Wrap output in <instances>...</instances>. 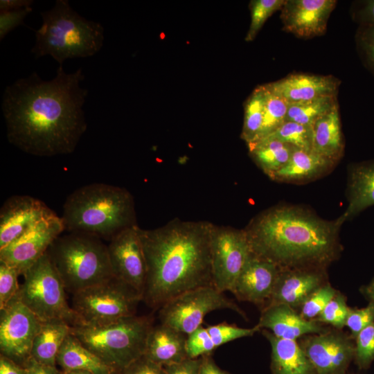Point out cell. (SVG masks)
I'll return each instance as SVG.
<instances>
[{"label": "cell", "instance_id": "obj_12", "mask_svg": "<svg viewBox=\"0 0 374 374\" xmlns=\"http://www.w3.org/2000/svg\"><path fill=\"white\" fill-rule=\"evenodd\" d=\"M0 312L1 355L24 366L31 357L33 344L42 321L17 294Z\"/></svg>", "mask_w": 374, "mask_h": 374}, {"label": "cell", "instance_id": "obj_34", "mask_svg": "<svg viewBox=\"0 0 374 374\" xmlns=\"http://www.w3.org/2000/svg\"><path fill=\"white\" fill-rule=\"evenodd\" d=\"M285 0H253L250 1L251 23L245 37L246 42H251L267 19L276 11L280 10Z\"/></svg>", "mask_w": 374, "mask_h": 374}, {"label": "cell", "instance_id": "obj_46", "mask_svg": "<svg viewBox=\"0 0 374 374\" xmlns=\"http://www.w3.org/2000/svg\"><path fill=\"white\" fill-rule=\"evenodd\" d=\"M201 357L185 360L164 367L166 374H199Z\"/></svg>", "mask_w": 374, "mask_h": 374}, {"label": "cell", "instance_id": "obj_8", "mask_svg": "<svg viewBox=\"0 0 374 374\" xmlns=\"http://www.w3.org/2000/svg\"><path fill=\"white\" fill-rule=\"evenodd\" d=\"M24 282L17 296L41 321L59 319L71 326L77 317L66 301L65 287L48 252L23 274Z\"/></svg>", "mask_w": 374, "mask_h": 374}, {"label": "cell", "instance_id": "obj_1", "mask_svg": "<svg viewBox=\"0 0 374 374\" xmlns=\"http://www.w3.org/2000/svg\"><path fill=\"white\" fill-rule=\"evenodd\" d=\"M83 80L81 68L67 73L60 65L52 80L33 72L7 86L1 109L8 141L38 157L72 153L87 127Z\"/></svg>", "mask_w": 374, "mask_h": 374}, {"label": "cell", "instance_id": "obj_16", "mask_svg": "<svg viewBox=\"0 0 374 374\" xmlns=\"http://www.w3.org/2000/svg\"><path fill=\"white\" fill-rule=\"evenodd\" d=\"M336 4L335 0H285L280 16L283 29L301 39L321 36Z\"/></svg>", "mask_w": 374, "mask_h": 374}, {"label": "cell", "instance_id": "obj_20", "mask_svg": "<svg viewBox=\"0 0 374 374\" xmlns=\"http://www.w3.org/2000/svg\"><path fill=\"white\" fill-rule=\"evenodd\" d=\"M340 81L332 75L290 74L267 85L288 104L337 95Z\"/></svg>", "mask_w": 374, "mask_h": 374}, {"label": "cell", "instance_id": "obj_52", "mask_svg": "<svg viewBox=\"0 0 374 374\" xmlns=\"http://www.w3.org/2000/svg\"><path fill=\"white\" fill-rule=\"evenodd\" d=\"M62 374H94L87 371L73 370L69 371L63 372Z\"/></svg>", "mask_w": 374, "mask_h": 374}, {"label": "cell", "instance_id": "obj_13", "mask_svg": "<svg viewBox=\"0 0 374 374\" xmlns=\"http://www.w3.org/2000/svg\"><path fill=\"white\" fill-rule=\"evenodd\" d=\"M64 231L62 218L53 212L12 243L0 249V262L16 268L22 274L47 252Z\"/></svg>", "mask_w": 374, "mask_h": 374}, {"label": "cell", "instance_id": "obj_28", "mask_svg": "<svg viewBox=\"0 0 374 374\" xmlns=\"http://www.w3.org/2000/svg\"><path fill=\"white\" fill-rule=\"evenodd\" d=\"M71 326L59 319L42 321L32 346L31 357L37 362L56 366L58 353Z\"/></svg>", "mask_w": 374, "mask_h": 374}, {"label": "cell", "instance_id": "obj_40", "mask_svg": "<svg viewBox=\"0 0 374 374\" xmlns=\"http://www.w3.org/2000/svg\"><path fill=\"white\" fill-rule=\"evenodd\" d=\"M18 270L0 262V310L5 308L19 291Z\"/></svg>", "mask_w": 374, "mask_h": 374}, {"label": "cell", "instance_id": "obj_19", "mask_svg": "<svg viewBox=\"0 0 374 374\" xmlns=\"http://www.w3.org/2000/svg\"><path fill=\"white\" fill-rule=\"evenodd\" d=\"M323 269L302 268L280 269L267 304L300 308L308 296L326 284Z\"/></svg>", "mask_w": 374, "mask_h": 374}, {"label": "cell", "instance_id": "obj_2", "mask_svg": "<svg viewBox=\"0 0 374 374\" xmlns=\"http://www.w3.org/2000/svg\"><path fill=\"white\" fill-rule=\"evenodd\" d=\"M208 221L174 219L154 229L138 233L142 244L146 278L143 301L154 310L193 289L213 286L211 237Z\"/></svg>", "mask_w": 374, "mask_h": 374}, {"label": "cell", "instance_id": "obj_6", "mask_svg": "<svg viewBox=\"0 0 374 374\" xmlns=\"http://www.w3.org/2000/svg\"><path fill=\"white\" fill-rule=\"evenodd\" d=\"M66 291L72 294L113 277L107 245L87 233L60 235L47 251Z\"/></svg>", "mask_w": 374, "mask_h": 374}, {"label": "cell", "instance_id": "obj_47", "mask_svg": "<svg viewBox=\"0 0 374 374\" xmlns=\"http://www.w3.org/2000/svg\"><path fill=\"white\" fill-rule=\"evenodd\" d=\"M24 374H62L56 366L41 364L32 357L24 366Z\"/></svg>", "mask_w": 374, "mask_h": 374}, {"label": "cell", "instance_id": "obj_21", "mask_svg": "<svg viewBox=\"0 0 374 374\" xmlns=\"http://www.w3.org/2000/svg\"><path fill=\"white\" fill-rule=\"evenodd\" d=\"M257 326L278 338L296 341L306 335L324 331L319 322L304 319L293 308L285 304L265 307Z\"/></svg>", "mask_w": 374, "mask_h": 374}, {"label": "cell", "instance_id": "obj_10", "mask_svg": "<svg viewBox=\"0 0 374 374\" xmlns=\"http://www.w3.org/2000/svg\"><path fill=\"white\" fill-rule=\"evenodd\" d=\"M229 309L246 317L244 312L214 286L188 290L159 310L160 323L189 335L202 326L205 316L215 310Z\"/></svg>", "mask_w": 374, "mask_h": 374}, {"label": "cell", "instance_id": "obj_3", "mask_svg": "<svg viewBox=\"0 0 374 374\" xmlns=\"http://www.w3.org/2000/svg\"><path fill=\"white\" fill-rule=\"evenodd\" d=\"M337 218L327 221L295 206H276L256 215L244 229L255 255L280 269H320L340 251Z\"/></svg>", "mask_w": 374, "mask_h": 374}, {"label": "cell", "instance_id": "obj_9", "mask_svg": "<svg viewBox=\"0 0 374 374\" xmlns=\"http://www.w3.org/2000/svg\"><path fill=\"white\" fill-rule=\"evenodd\" d=\"M141 301L137 290L113 276L73 294L71 308L78 324L99 326L136 315Z\"/></svg>", "mask_w": 374, "mask_h": 374}, {"label": "cell", "instance_id": "obj_31", "mask_svg": "<svg viewBox=\"0 0 374 374\" xmlns=\"http://www.w3.org/2000/svg\"><path fill=\"white\" fill-rule=\"evenodd\" d=\"M265 98V86L260 85L253 91L245 102L241 138L247 145L258 139L263 121Z\"/></svg>", "mask_w": 374, "mask_h": 374}, {"label": "cell", "instance_id": "obj_38", "mask_svg": "<svg viewBox=\"0 0 374 374\" xmlns=\"http://www.w3.org/2000/svg\"><path fill=\"white\" fill-rule=\"evenodd\" d=\"M206 329L217 348L238 339L251 337L260 330L257 325L251 328H244L226 322L209 326Z\"/></svg>", "mask_w": 374, "mask_h": 374}, {"label": "cell", "instance_id": "obj_49", "mask_svg": "<svg viewBox=\"0 0 374 374\" xmlns=\"http://www.w3.org/2000/svg\"><path fill=\"white\" fill-rule=\"evenodd\" d=\"M0 374H24V368L12 359L1 355Z\"/></svg>", "mask_w": 374, "mask_h": 374}, {"label": "cell", "instance_id": "obj_48", "mask_svg": "<svg viewBox=\"0 0 374 374\" xmlns=\"http://www.w3.org/2000/svg\"><path fill=\"white\" fill-rule=\"evenodd\" d=\"M201 357V364L199 374H231L227 371L220 368L211 355H205Z\"/></svg>", "mask_w": 374, "mask_h": 374}, {"label": "cell", "instance_id": "obj_24", "mask_svg": "<svg viewBox=\"0 0 374 374\" xmlns=\"http://www.w3.org/2000/svg\"><path fill=\"white\" fill-rule=\"evenodd\" d=\"M262 334L271 348L270 368L272 374H317L297 341L278 338L267 330H263Z\"/></svg>", "mask_w": 374, "mask_h": 374}, {"label": "cell", "instance_id": "obj_30", "mask_svg": "<svg viewBox=\"0 0 374 374\" xmlns=\"http://www.w3.org/2000/svg\"><path fill=\"white\" fill-rule=\"evenodd\" d=\"M338 105L337 95L288 104L286 121L311 126L321 116Z\"/></svg>", "mask_w": 374, "mask_h": 374}, {"label": "cell", "instance_id": "obj_51", "mask_svg": "<svg viewBox=\"0 0 374 374\" xmlns=\"http://www.w3.org/2000/svg\"><path fill=\"white\" fill-rule=\"evenodd\" d=\"M365 293L371 301H374V279L366 287Z\"/></svg>", "mask_w": 374, "mask_h": 374}, {"label": "cell", "instance_id": "obj_15", "mask_svg": "<svg viewBox=\"0 0 374 374\" xmlns=\"http://www.w3.org/2000/svg\"><path fill=\"white\" fill-rule=\"evenodd\" d=\"M300 345L317 374H345L355 355V345L337 330L310 335Z\"/></svg>", "mask_w": 374, "mask_h": 374}, {"label": "cell", "instance_id": "obj_7", "mask_svg": "<svg viewBox=\"0 0 374 374\" xmlns=\"http://www.w3.org/2000/svg\"><path fill=\"white\" fill-rule=\"evenodd\" d=\"M152 323L151 317L134 315L104 326L75 325L71 334L116 373L144 355Z\"/></svg>", "mask_w": 374, "mask_h": 374}, {"label": "cell", "instance_id": "obj_23", "mask_svg": "<svg viewBox=\"0 0 374 374\" xmlns=\"http://www.w3.org/2000/svg\"><path fill=\"white\" fill-rule=\"evenodd\" d=\"M347 193L348 204L339 217L342 224L374 205V160L350 166Z\"/></svg>", "mask_w": 374, "mask_h": 374}, {"label": "cell", "instance_id": "obj_43", "mask_svg": "<svg viewBox=\"0 0 374 374\" xmlns=\"http://www.w3.org/2000/svg\"><path fill=\"white\" fill-rule=\"evenodd\" d=\"M32 10V7H27L0 11V40L1 41L15 28L24 25V20Z\"/></svg>", "mask_w": 374, "mask_h": 374}, {"label": "cell", "instance_id": "obj_36", "mask_svg": "<svg viewBox=\"0 0 374 374\" xmlns=\"http://www.w3.org/2000/svg\"><path fill=\"white\" fill-rule=\"evenodd\" d=\"M337 293V291L330 284H324L302 303L299 314L307 320H314Z\"/></svg>", "mask_w": 374, "mask_h": 374}, {"label": "cell", "instance_id": "obj_37", "mask_svg": "<svg viewBox=\"0 0 374 374\" xmlns=\"http://www.w3.org/2000/svg\"><path fill=\"white\" fill-rule=\"evenodd\" d=\"M350 310L345 296L337 292L315 320L332 325L337 329H341L346 326Z\"/></svg>", "mask_w": 374, "mask_h": 374}, {"label": "cell", "instance_id": "obj_22", "mask_svg": "<svg viewBox=\"0 0 374 374\" xmlns=\"http://www.w3.org/2000/svg\"><path fill=\"white\" fill-rule=\"evenodd\" d=\"M186 339L185 333L160 323L150 330L143 355L162 366L181 362L188 358Z\"/></svg>", "mask_w": 374, "mask_h": 374}, {"label": "cell", "instance_id": "obj_25", "mask_svg": "<svg viewBox=\"0 0 374 374\" xmlns=\"http://www.w3.org/2000/svg\"><path fill=\"white\" fill-rule=\"evenodd\" d=\"M312 152L335 163L344 148L338 105L312 125Z\"/></svg>", "mask_w": 374, "mask_h": 374}, {"label": "cell", "instance_id": "obj_50", "mask_svg": "<svg viewBox=\"0 0 374 374\" xmlns=\"http://www.w3.org/2000/svg\"><path fill=\"white\" fill-rule=\"evenodd\" d=\"M33 3V0H1L0 11L31 7Z\"/></svg>", "mask_w": 374, "mask_h": 374}, {"label": "cell", "instance_id": "obj_45", "mask_svg": "<svg viewBox=\"0 0 374 374\" xmlns=\"http://www.w3.org/2000/svg\"><path fill=\"white\" fill-rule=\"evenodd\" d=\"M116 374H166V373L163 366L143 355Z\"/></svg>", "mask_w": 374, "mask_h": 374}, {"label": "cell", "instance_id": "obj_4", "mask_svg": "<svg viewBox=\"0 0 374 374\" xmlns=\"http://www.w3.org/2000/svg\"><path fill=\"white\" fill-rule=\"evenodd\" d=\"M64 230L110 240L123 229L137 225L134 201L125 188L103 183L78 188L63 205Z\"/></svg>", "mask_w": 374, "mask_h": 374}, {"label": "cell", "instance_id": "obj_39", "mask_svg": "<svg viewBox=\"0 0 374 374\" xmlns=\"http://www.w3.org/2000/svg\"><path fill=\"white\" fill-rule=\"evenodd\" d=\"M354 358L359 368H366L374 360V321L355 337Z\"/></svg>", "mask_w": 374, "mask_h": 374}, {"label": "cell", "instance_id": "obj_44", "mask_svg": "<svg viewBox=\"0 0 374 374\" xmlns=\"http://www.w3.org/2000/svg\"><path fill=\"white\" fill-rule=\"evenodd\" d=\"M353 20L361 25H374V0L353 1L350 8Z\"/></svg>", "mask_w": 374, "mask_h": 374}, {"label": "cell", "instance_id": "obj_18", "mask_svg": "<svg viewBox=\"0 0 374 374\" xmlns=\"http://www.w3.org/2000/svg\"><path fill=\"white\" fill-rule=\"evenodd\" d=\"M280 269L251 252L231 292L239 300L257 305L269 301Z\"/></svg>", "mask_w": 374, "mask_h": 374}, {"label": "cell", "instance_id": "obj_42", "mask_svg": "<svg viewBox=\"0 0 374 374\" xmlns=\"http://www.w3.org/2000/svg\"><path fill=\"white\" fill-rule=\"evenodd\" d=\"M374 321V301L361 309H350L346 326L351 331V335L355 338L366 327Z\"/></svg>", "mask_w": 374, "mask_h": 374}, {"label": "cell", "instance_id": "obj_32", "mask_svg": "<svg viewBox=\"0 0 374 374\" xmlns=\"http://www.w3.org/2000/svg\"><path fill=\"white\" fill-rule=\"evenodd\" d=\"M266 98L263 121L258 139L260 140L274 132L285 121L288 103L278 95L273 92L267 84Z\"/></svg>", "mask_w": 374, "mask_h": 374}, {"label": "cell", "instance_id": "obj_14", "mask_svg": "<svg viewBox=\"0 0 374 374\" xmlns=\"http://www.w3.org/2000/svg\"><path fill=\"white\" fill-rule=\"evenodd\" d=\"M138 225L127 227L109 242V258L113 276L127 283L143 296L146 264Z\"/></svg>", "mask_w": 374, "mask_h": 374}, {"label": "cell", "instance_id": "obj_26", "mask_svg": "<svg viewBox=\"0 0 374 374\" xmlns=\"http://www.w3.org/2000/svg\"><path fill=\"white\" fill-rule=\"evenodd\" d=\"M335 163L312 151L294 148L287 164L270 179L285 182L310 180L326 172Z\"/></svg>", "mask_w": 374, "mask_h": 374}, {"label": "cell", "instance_id": "obj_33", "mask_svg": "<svg viewBox=\"0 0 374 374\" xmlns=\"http://www.w3.org/2000/svg\"><path fill=\"white\" fill-rule=\"evenodd\" d=\"M266 137L280 140L295 148L312 151V131L311 126L285 121L274 132Z\"/></svg>", "mask_w": 374, "mask_h": 374}, {"label": "cell", "instance_id": "obj_29", "mask_svg": "<svg viewBox=\"0 0 374 374\" xmlns=\"http://www.w3.org/2000/svg\"><path fill=\"white\" fill-rule=\"evenodd\" d=\"M247 146L253 161L269 178L287 164L294 149L292 145L270 137Z\"/></svg>", "mask_w": 374, "mask_h": 374}, {"label": "cell", "instance_id": "obj_11", "mask_svg": "<svg viewBox=\"0 0 374 374\" xmlns=\"http://www.w3.org/2000/svg\"><path fill=\"white\" fill-rule=\"evenodd\" d=\"M251 253L244 229L213 224L211 237L213 286L222 292H231Z\"/></svg>", "mask_w": 374, "mask_h": 374}, {"label": "cell", "instance_id": "obj_35", "mask_svg": "<svg viewBox=\"0 0 374 374\" xmlns=\"http://www.w3.org/2000/svg\"><path fill=\"white\" fill-rule=\"evenodd\" d=\"M355 43L362 65L374 77V25L358 26Z\"/></svg>", "mask_w": 374, "mask_h": 374}, {"label": "cell", "instance_id": "obj_17", "mask_svg": "<svg viewBox=\"0 0 374 374\" xmlns=\"http://www.w3.org/2000/svg\"><path fill=\"white\" fill-rule=\"evenodd\" d=\"M53 212L43 202L28 195L8 198L0 210V249L12 243Z\"/></svg>", "mask_w": 374, "mask_h": 374}, {"label": "cell", "instance_id": "obj_41", "mask_svg": "<svg viewBox=\"0 0 374 374\" xmlns=\"http://www.w3.org/2000/svg\"><path fill=\"white\" fill-rule=\"evenodd\" d=\"M186 353L188 358H198L210 355L217 348L206 328L202 326L187 335Z\"/></svg>", "mask_w": 374, "mask_h": 374}, {"label": "cell", "instance_id": "obj_5", "mask_svg": "<svg viewBox=\"0 0 374 374\" xmlns=\"http://www.w3.org/2000/svg\"><path fill=\"white\" fill-rule=\"evenodd\" d=\"M40 15L42 24L31 49L36 59L49 55L62 65L67 59L93 56L103 47V26L80 16L67 0H57Z\"/></svg>", "mask_w": 374, "mask_h": 374}, {"label": "cell", "instance_id": "obj_27", "mask_svg": "<svg viewBox=\"0 0 374 374\" xmlns=\"http://www.w3.org/2000/svg\"><path fill=\"white\" fill-rule=\"evenodd\" d=\"M63 372L87 371L94 374H116V371L87 348L71 333L65 339L57 357Z\"/></svg>", "mask_w": 374, "mask_h": 374}]
</instances>
